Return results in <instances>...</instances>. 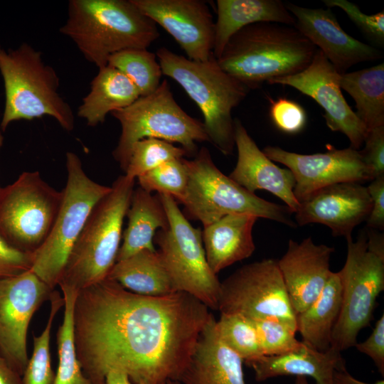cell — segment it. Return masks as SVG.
<instances>
[{
  "label": "cell",
  "mask_w": 384,
  "mask_h": 384,
  "mask_svg": "<svg viewBox=\"0 0 384 384\" xmlns=\"http://www.w3.org/2000/svg\"><path fill=\"white\" fill-rule=\"evenodd\" d=\"M212 316L186 292L145 296L107 277L78 292L77 356L91 384H105L112 370L139 384L178 380Z\"/></svg>",
  "instance_id": "cell-1"
},
{
  "label": "cell",
  "mask_w": 384,
  "mask_h": 384,
  "mask_svg": "<svg viewBox=\"0 0 384 384\" xmlns=\"http://www.w3.org/2000/svg\"><path fill=\"white\" fill-rule=\"evenodd\" d=\"M317 49L294 26L256 23L233 35L217 61L225 72L252 90L303 71Z\"/></svg>",
  "instance_id": "cell-2"
},
{
  "label": "cell",
  "mask_w": 384,
  "mask_h": 384,
  "mask_svg": "<svg viewBox=\"0 0 384 384\" xmlns=\"http://www.w3.org/2000/svg\"><path fill=\"white\" fill-rule=\"evenodd\" d=\"M60 32L99 69L112 54L147 49L160 36L156 23L132 0H70Z\"/></svg>",
  "instance_id": "cell-3"
},
{
  "label": "cell",
  "mask_w": 384,
  "mask_h": 384,
  "mask_svg": "<svg viewBox=\"0 0 384 384\" xmlns=\"http://www.w3.org/2000/svg\"><path fill=\"white\" fill-rule=\"evenodd\" d=\"M156 55L162 74L177 82L199 107L209 142L224 155L231 154L235 146L232 111L250 90L225 72L213 55L194 61L162 47Z\"/></svg>",
  "instance_id": "cell-4"
},
{
  "label": "cell",
  "mask_w": 384,
  "mask_h": 384,
  "mask_svg": "<svg viewBox=\"0 0 384 384\" xmlns=\"http://www.w3.org/2000/svg\"><path fill=\"white\" fill-rule=\"evenodd\" d=\"M134 182L119 176L93 207L69 254L59 287L79 292L107 278L116 262Z\"/></svg>",
  "instance_id": "cell-5"
},
{
  "label": "cell",
  "mask_w": 384,
  "mask_h": 384,
  "mask_svg": "<svg viewBox=\"0 0 384 384\" xmlns=\"http://www.w3.org/2000/svg\"><path fill=\"white\" fill-rule=\"evenodd\" d=\"M0 73L5 90L1 129L13 121L49 115L66 131L74 128V114L58 92L60 79L41 53L26 43L6 51L0 45Z\"/></svg>",
  "instance_id": "cell-6"
},
{
  "label": "cell",
  "mask_w": 384,
  "mask_h": 384,
  "mask_svg": "<svg viewBox=\"0 0 384 384\" xmlns=\"http://www.w3.org/2000/svg\"><path fill=\"white\" fill-rule=\"evenodd\" d=\"M345 264L339 271L342 303L331 335V348L354 347L360 331L373 318L377 298L384 290V236L373 229L346 240Z\"/></svg>",
  "instance_id": "cell-7"
},
{
  "label": "cell",
  "mask_w": 384,
  "mask_h": 384,
  "mask_svg": "<svg viewBox=\"0 0 384 384\" xmlns=\"http://www.w3.org/2000/svg\"><path fill=\"white\" fill-rule=\"evenodd\" d=\"M188 175L183 197L179 201L191 218L203 227L234 213L252 214L295 228L292 210L252 193L225 176L214 164L210 151L201 147L194 159L183 158Z\"/></svg>",
  "instance_id": "cell-8"
},
{
  "label": "cell",
  "mask_w": 384,
  "mask_h": 384,
  "mask_svg": "<svg viewBox=\"0 0 384 384\" xmlns=\"http://www.w3.org/2000/svg\"><path fill=\"white\" fill-rule=\"evenodd\" d=\"M121 125V134L112 156L125 171L133 145L146 138L178 143L194 154L197 142H209L203 122L188 114L176 102L164 79L158 88L140 96L129 106L110 113Z\"/></svg>",
  "instance_id": "cell-9"
},
{
  "label": "cell",
  "mask_w": 384,
  "mask_h": 384,
  "mask_svg": "<svg viewBox=\"0 0 384 384\" xmlns=\"http://www.w3.org/2000/svg\"><path fill=\"white\" fill-rule=\"evenodd\" d=\"M169 225L156 233L154 242L176 292H186L218 310L220 282L207 262L200 228L192 226L176 200L159 194Z\"/></svg>",
  "instance_id": "cell-10"
},
{
  "label": "cell",
  "mask_w": 384,
  "mask_h": 384,
  "mask_svg": "<svg viewBox=\"0 0 384 384\" xmlns=\"http://www.w3.org/2000/svg\"><path fill=\"white\" fill-rule=\"evenodd\" d=\"M65 166L68 178L60 210L47 239L33 254L31 270L52 289L58 285L69 254L93 207L111 189L88 177L75 153H66Z\"/></svg>",
  "instance_id": "cell-11"
},
{
  "label": "cell",
  "mask_w": 384,
  "mask_h": 384,
  "mask_svg": "<svg viewBox=\"0 0 384 384\" xmlns=\"http://www.w3.org/2000/svg\"><path fill=\"white\" fill-rule=\"evenodd\" d=\"M63 191L48 184L38 171H25L0 189V235L17 250L33 254L54 225Z\"/></svg>",
  "instance_id": "cell-12"
},
{
  "label": "cell",
  "mask_w": 384,
  "mask_h": 384,
  "mask_svg": "<svg viewBox=\"0 0 384 384\" xmlns=\"http://www.w3.org/2000/svg\"><path fill=\"white\" fill-rule=\"evenodd\" d=\"M218 310L251 319L277 318L297 326V316L274 259L245 265L220 282Z\"/></svg>",
  "instance_id": "cell-13"
},
{
  "label": "cell",
  "mask_w": 384,
  "mask_h": 384,
  "mask_svg": "<svg viewBox=\"0 0 384 384\" xmlns=\"http://www.w3.org/2000/svg\"><path fill=\"white\" fill-rule=\"evenodd\" d=\"M53 290L31 270L0 280V354L21 376L30 321Z\"/></svg>",
  "instance_id": "cell-14"
},
{
  "label": "cell",
  "mask_w": 384,
  "mask_h": 384,
  "mask_svg": "<svg viewBox=\"0 0 384 384\" xmlns=\"http://www.w3.org/2000/svg\"><path fill=\"white\" fill-rule=\"evenodd\" d=\"M327 148L324 153L312 154L291 152L275 146H267L262 151L270 160L292 171L295 178L294 194L299 203L330 185L373 180L360 151L351 147L338 149L331 145Z\"/></svg>",
  "instance_id": "cell-15"
},
{
  "label": "cell",
  "mask_w": 384,
  "mask_h": 384,
  "mask_svg": "<svg viewBox=\"0 0 384 384\" xmlns=\"http://www.w3.org/2000/svg\"><path fill=\"white\" fill-rule=\"evenodd\" d=\"M341 75L317 49L311 63L303 71L271 80L268 83L288 85L311 97L323 108L327 127L345 134L350 147L358 150L364 143L368 131L341 92Z\"/></svg>",
  "instance_id": "cell-16"
},
{
  "label": "cell",
  "mask_w": 384,
  "mask_h": 384,
  "mask_svg": "<svg viewBox=\"0 0 384 384\" xmlns=\"http://www.w3.org/2000/svg\"><path fill=\"white\" fill-rule=\"evenodd\" d=\"M146 16L164 28L187 58L203 62L213 54L215 21L203 0H132Z\"/></svg>",
  "instance_id": "cell-17"
},
{
  "label": "cell",
  "mask_w": 384,
  "mask_h": 384,
  "mask_svg": "<svg viewBox=\"0 0 384 384\" xmlns=\"http://www.w3.org/2000/svg\"><path fill=\"white\" fill-rule=\"evenodd\" d=\"M371 198L362 183L345 182L319 189L299 202L294 213L297 225L319 223L331 229L334 237L352 238L354 228L367 220Z\"/></svg>",
  "instance_id": "cell-18"
},
{
  "label": "cell",
  "mask_w": 384,
  "mask_h": 384,
  "mask_svg": "<svg viewBox=\"0 0 384 384\" xmlns=\"http://www.w3.org/2000/svg\"><path fill=\"white\" fill-rule=\"evenodd\" d=\"M285 5L296 20L294 27L319 48L339 73H346L356 64L383 58L380 50L343 30L330 8L310 9L292 3Z\"/></svg>",
  "instance_id": "cell-19"
},
{
  "label": "cell",
  "mask_w": 384,
  "mask_h": 384,
  "mask_svg": "<svg viewBox=\"0 0 384 384\" xmlns=\"http://www.w3.org/2000/svg\"><path fill=\"white\" fill-rule=\"evenodd\" d=\"M334 251L333 247L316 244L311 237L299 242L289 240L277 264L296 316L321 292L332 272L330 260Z\"/></svg>",
  "instance_id": "cell-20"
},
{
  "label": "cell",
  "mask_w": 384,
  "mask_h": 384,
  "mask_svg": "<svg viewBox=\"0 0 384 384\" xmlns=\"http://www.w3.org/2000/svg\"><path fill=\"white\" fill-rule=\"evenodd\" d=\"M238 159L228 176L247 191L265 190L281 199L294 213L299 203L294 194L295 178L292 171L282 169L260 150L240 119H234Z\"/></svg>",
  "instance_id": "cell-21"
},
{
  "label": "cell",
  "mask_w": 384,
  "mask_h": 384,
  "mask_svg": "<svg viewBox=\"0 0 384 384\" xmlns=\"http://www.w3.org/2000/svg\"><path fill=\"white\" fill-rule=\"evenodd\" d=\"M213 315L179 377L181 384H245L242 359L221 338Z\"/></svg>",
  "instance_id": "cell-22"
},
{
  "label": "cell",
  "mask_w": 384,
  "mask_h": 384,
  "mask_svg": "<svg viewBox=\"0 0 384 384\" xmlns=\"http://www.w3.org/2000/svg\"><path fill=\"white\" fill-rule=\"evenodd\" d=\"M257 218L247 213L229 214L203 227V247L215 274L252 255L255 250L252 228Z\"/></svg>",
  "instance_id": "cell-23"
},
{
  "label": "cell",
  "mask_w": 384,
  "mask_h": 384,
  "mask_svg": "<svg viewBox=\"0 0 384 384\" xmlns=\"http://www.w3.org/2000/svg\"><path fill=\"white\" fill-rule=\"evenodd\" d=\"M345 361L341 353L331 348L321 351L303 343L297 351L279 355L264 356L247 361L257 381H265L279 376H309L316 384H333L335 369Z\"/></svg>",
  "instance_id": "cell-24"
},
{
  "label": "cell",
  "mask_w": 384,
  "mask_h": 384,
  "mask_svg": "<svg viewBox=\"0 0 384 384\" xmlns=\"http://www.w3.org/2000/svg\"><path fill=\"white\" fill-rule=\"evenodd\" d=\"M213 54L217 59L230 37L243 27L256 23H277L294 26V17L280 0H218Z\"/></svg>",
  "instance_id": "cell-25"
},
{
  "label": "cell",
  "mask_w": 384,
  "mask_h": 384,
  "mask_svg": "<svg viewBox=\"0 0 384 384\" xmlns=\"http://www.w3.org/2000/svg\"><path fill=\"white\" fill-rule=\"evenodd\" d=\"M126 215L128 223L122 234L116 262L144 250H156L154 238L159 230L169 225V220L159 195L141 187L134 190Z\"/></svg>",
  "instance_id": "cell-26"
},
{
  "label": "cell",
  "mask_w": 384,
  "mask_h": 384,
  "mask_svg": "<svg viewBox=\"0 0 384 384\" xmlns=\"http://www.w3.org/2000/svg\"><path fill=\"white\" fill-rule=\"evenodd\" d=\"M139 97L132 81L107 65L100 68L92 80L90 91L82 99L78 115L87 125L95 127L105 122L107 114L129 106Z\"/></svg>",
  "instance_id": "cell-27"
},
{
  "label": "cell",
  "mask_w": 384,
  "mask_h": 384,
  "mask_svg": "<svg viewBox=\"0 0 384 384\" xmlns=\"http://www.w3.org/2000/svg\"><path fill=\"white\" fill-rule=\"evenodd\" d=\"M342 284L339 271L331 272L315 301L297 315V331L302 342L318 351L330 348L331 335L340 314Z\"/></svg>",
  "instance_id": "cell-28"
},
{
  "label": "cell",
  "mask_w": 384,
  "mask_h": 384,
  "mask_svg": "<svg viewBox=\"0 0 384 384\" xmlns=\"http://www.w3.org/2000/svg\"><path fill=\"white\" fill-rule=\"evenodd\" d=\"M107 277L138 294L156 297L176 292L156 250L144 249L116 262Z\"/></svg>",
  "instance_id": "cell-29"
},
{
  "label": "cell",
  "mask_w": 384,
  "mask_h": 384,
  "mask_svg": "<svg viewBox=\"0 0 384 384\" xmlns=\"http://www.w3.org/2000/svg\"><path fill=\"white\" fill-rule=\"evenodd\" d=\"M341 88L356 102L357 117L367 131L384 126V63L341 75Z\"/></svg>",
  "instance_id": "cell-30"
},
{
  "label": "cell",
  "mask_w": 384,
  "mask_h": 384,
  "mask_svg": "<svg viewBox=\"0 0 384 384\" xmlns=\"http://www.w3.org/2000/svg\"><path fill=\"white\" fill-rule=\"evenodd\" d=\"M64 299L63 321L57 332L58 367L53 384H91L83 373L74 340L73 311L78 291L60 286Z\"/></svg>",
  "instance_id": "cell-31"
},
{
  "label": "cell",
  "mask_w": 384,
  "mask_h": 384,
  "mask_svg": "<svg viewBox=\"0 0 384 384\" xmlns=\"http://www.w3.org/2000/svg\"><path fill=\"white\" fill-rule=\"evenodd\" d=\"M107 65L124 74L140 96L154 92L160 85L162 70L155 53L147 49L124 50L110 56Z\"/></svg>",
  "instance_id": "cell-32"
},
{
  "label": "cell",
  "mask_w": 384,
  "mask_h": 384,
  "mask_svg": "<svg viewBox=\"0 0 384 384\" xmlns=\"http://www.w3.org/2000/svg\"><path fill=\"white\" fill-rule=\"evenodd\" d=\"M49 300L50 310L47 324L39 336H33V350L22 375V384H53L55 379L50 351V331L57 312L64 305V299L58 291L53 290Z\"/></svg>",
  "instance_id": "cell-33"
},
{
  "label": "cell",
  "mask_w": 384,
  "mask_h": 384,
  "mask_svg": "<svg viewBox=\"0 0 384 384\" xmlns=\"http://www.w3.org/2000/svg\"><path fill=\"white\" fill-rule=\"evenodd\" d=\"M224 343L246 363L264 356L254 321L242 314L220 313L216 321Z\"/></svg>",
  "instance_id": "cell-34"
},
{
  "label": "cell",
  "mask_w": 384,
  "mask_h": 384,
  "mask_svg": "<svg viewBox=\"0 0 384 384\" xmlns=\"http://www.w3.org/2000/svg\"><path fill=\"white\" fill-rule=\"evenodd\" d=\"M186 151L173 143L155 138H146L132 146L125 176L135 179L158 166L174 159L183 158Z\"/></svg>",
  "instance_id": "cell-35"
},
{
  "label": "cell",
  "mask_w": 384,
  "mask_h": 384,
  "mask_svg": "<svg viewBox=\"0 0 384 384\" xmlns=\"http://www.w3.org/2000/svg\"><path fill=\"white\" fill-rule=\"evenodd\" d=\"M183 158L168 161L137 178L139 187L180 201L186 192L188 175Z\"/></svg>",
  "instance_id": "cell-36"
},
{
  "label": "cell",
  "mask_w": 384,
  "mask_h": 384,
  "mask_svg": "<svg viewBox=\"0 0 384 384\" xmlns=\"http://www.w3.org/2000/svg\"><path fill=\"white\" fill-rule=\"evenodd\" d=\"M252 320L264 356L282 355L299 350L302 346L303 342L296 338V325L273 317Z\"/></svg>",
  "instance_id": "cell-37"
},
{
  "label": "cell",
  "mask_w": 384,
  "mask_h": 384,
  "mask_svg": "<svg viewBox=\"0 0 384 384\" xmlns=\"http://www.w3.org/2000/svg\"><path fill=\"white\" fill-rule=\"evenodd\" d=\"M328 8L338 7L342 9L351 21L371 41L379 46L384 45V11L368 15L360 8L347 0H324Z\"/></svg>",
  "instance_id": "cell-38"
},
{
  "label": "cell",
  "mask_w": 384,
  "mask_h": 384,
  "mask_svg": "<svg viewBox=\"0 0 384 384\" xmlns=\"http://www.w3.org/2000/svg\"><path fill=\"white\" fill-rule=\"evenodd\" d=\"M270 115L274 124L287 134L299 133L306 124V113L303 107L285 97L271 101Z\"/></svg>",
  "instance_id": "cell-39"
},
{
  "label": "cell",
  "mask_w": 384,
  "mask_h": 384,
  "mask_svg": "<svg viewBox=\"0 0 384 384\" xmlns=\"http://www.w3.org/2000/svg\"><path fill=\"white\" fill-rule=\"evenodd\" d=\"M32 264L33 254L17 250L0 235V280L31 270Z\"/></svg>",
  "instance_id": "cell-40"
},
{
  "label": "cell",
  "mask_w": 384,
  "mask_h": 384,
  "mask_svg": "<svg viewBox=\"0 0 384 384\" xmlns=\"http://www.w3.org/2000/svg\"><path fill=\"white\" fill-rule=\"evenodd\" d=\"M361 154L374 178L384 177V126L368 132Z\"/></svg>",
  "instance_id": "cell-41"
},
{
  "label": "cell",
  "mask_w": 384,
  "mask_h": 384,
  "mask_svg": "<svg viewBox=\"0 0 384 384\" xmlns=\"http://www.w3.org/2000/svg\"><path fill=\"white\" fill-rule=\"evenodd\" d=\"M362 353L369 356L381 375H384V314L376 321L370 335L355 346Z\"/></svg>",
  "instance_id": "cell-42"
},
{
  "label": "cell",
  "mask_w": 384,
  "mask_h": 384,
  "mask_svg": "<svg viewBox=\"0 0 384 384\" xmlns=\"http://www.w3.org/2000/svg\"><path fill=\"white\" fill-rule=\"evenodd\" d=\"M372 201V209L367 219V227L383 231L384 229V177L372 180L366 186Z\"/></svg>",
  "instance_id": "cell-43"
},
{
  "label": "cell",
  "mask_w": 384,
  "mask_h": 384,
  "mask_svg": "<svg viewBox=\"0 0 384 384\" xmlns=\"http://www.w3.org/2000/svg\"><path fill=\"white\" fill-rule=\"evenodd\" d=\"M333 384H384V380H380L373 383L361 381L348 373L344 362L335 369L333 374Z\"/></svg>",
  "instance_id": "cell-44"
},
{
  "label": "cell",
  "mask_w": 384,
  "mask_h": 384,
  "mask_svg": "<svg viewBox=\"0 0 384 384\" xmlns=\"http://www.w3.org/2000/svg\"><path fill=\"white\" fill-rule=\"evenodd\" d=\"M0 384H22V376L0 354Z\"/></svg>",
  "instance_id": "cell-45"
},
{
  "label": "cell",
  "mask_w": 384,
  "mask_h": 384,
  "mask_svg": "<svg viewBox=\"0 0 384 384\" xmlns=\"http://www.w3.org/2000/svg\"><path fill=\"white\" fill-rule=\"evenodd\" d=\"M105 384H139L130 380L129 377L120 371L112 370L107 373Z\"/></svg>",
  "instance_id": "cell-46"
},
{
  "label": "cell",
  "mask_w": 384,
  "mask_h": 384,
  "mask_svg": "<svg viewBox=\"0 0 384 384\" xmlns=\"http://www.w3.org/2000/svg\"><path fill=\"white\" fill-rule=\"evenodd\" d=\"M294 384H309L306 380V377L297 376Z\"/></svg>",
  "instance_id": "cell-47"
},
{
  "label": "cell",
  "mask_w": 384,
  "mask_h": 384,
  "mask_svg": "<svg viewBox=\"0 0 384 384\" xmlns=\"http://www.w3.org/2000/svg\"><path fill=\"white\" fill-rule=\"evenodd\" d=\"M166 384H181L178 380H169Z\"/></svg>",
  "instance_id": "cell-48"
},
{
  "label": "cell",
  "mask_w": 384,
  "mask_h": 384,
  "mask_svg": "<svg viewBox=\"0 0 384 384\" xmlns=\"http://www.w3.org/2000/svg\"><path fill=\"white\" fill-rule=\"evenodd\" d=\"M3 142H4V137L2 134L0 132V149L1 148L3 145ZM0 189H1V187H0Z\"/></svg>",
  "instance_id": "cell-49"
}]
</instances>
